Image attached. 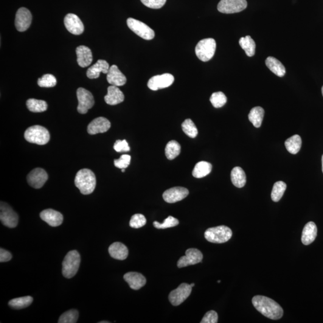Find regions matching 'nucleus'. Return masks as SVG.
<instances>
[{
    "label": "nucleus",
    "mask_w": 323,
    "mask_h": 323,
    "mask_svg": "<svg viewBox=\"0 0 323 323\" xmlns=\"http://www.w3.org/2000/svg\"><path fill=\"white\" fill-rule=\"evenodd\" d=\"M254 308L263 316L272 320H279L283 316L282 307L275 300L268 297L255 296L252 299Z\"/></svg>",
    "instance_id": "obj_1"
},
{
    "label": "nucleus",
    "mask_w": 323,
    "mask_h": 323,
    "mask_svg": "<svg viewBox=\"0 0 323 323\" xmlns=\"http://www.w3.org/2000/svg\"><path fill=\"white\" fill-rule=\"evenodd\" d=\"M75 186L83 195H89L94 192L97 184L96 177L91 170L82 169L78 171L74 179Z\"/></svg>",
    "instance_id": "obj_2"
},
{
    "label": "nucleus",
    "mask_w": 323,
    "mask_h": 323,
    "mask_svg": "<svg viewBox=\"0 0 323 323\" xmlns=\"http://www.w3.org/2000/svg\"><path fill=\"white\" fill-rule=\"evenodd\" d=\"M24 137L27 142L38 145L46 144L50 140L49 132L40 125L31 126L25 132Z\"/></svg>",
    "instance_id": "obj_3"
},
{
    "label": "nucleus",
    "mask_w": 323,
    "mask_h": 323,
    "mask_svg": "<svg viewBox=\"0 0 323 323\" xmlns=\"http://www.w3.org/2000/svg\"><path fill=\"white\" fill-rule=\"evenodd\" d=\"M205 238L210 243L222 244L228 241L232 236V232L229 227L219 226L208 229L204 234Z\"/></svg>",
    "instance_id": "obj_4"
},
{
    "label": "nucleus",
    "mask_w": 323,
    "mask_h": 323,
    "mask_svg": "<svg viewBox=\"0 0 323 323\" xmlns=\"http://www.w3.org/2000/svg\"><path fill=\"white\" fill-rule=\"evenodd\" d=\"M80 255L76 251H72L67 253L63 262V274L67 279L74 277L79 269Z\"/></svg>",
    "instance_id": "obj_5"
},
{
    "label": "nucleus",
    "mask_w": 323,
    "mask_h": 323,
    "mask_svg": "<svg viewBox=\"0 0 323 323\" xmlns=\"http://www.w3.org/2000/svg\"><path fill=\"white\" fill-rule=\"evenodd\" d=\"M215 49L216 42L215 39L205 38L199 41L196 45L195 53L199 60L207 62L214 57Z\"/></svg>",
    "instance_id": "obj_6"
},
{
    "label": "nucleus",
    "mask_w": 323,
    "mask_h": 323,
    "mask_svg": "<svg viewBox=\"0 0 323 323\" xmlns=\"http://www.w3.org/2000/svg\"><path fill=\"white\" fill-rule=\"evenodd\" d=\"M129 29L144 40H150L154 37V31L143 22L129 18L127 20Z\"/></svg>",
    "instance_id": "obj_7"
},
{
    "label": "nucleus",
    "mask_w": 323,
    "mask_h": 323,
    "mask_svg": "<svg viewBox=\"0 0 323 323\" xmlns=\"http://www.w3.org/2000/svg\"><path fill=\"white\" fill-rule=\"evenodd\" d=\"M18 215L9 205L1 202L0 206V220L5 226L14 228L18 225Z\"/></svg>",
    "instance_id": "obj_8"
},
{
    "label": "nucleus",
    "mask_w": 323,
    "mask_h": 323,
    "mask_svg": "<svg viewBox=\"0 0 323 323\" xmlns=\"http://www.w3.org/2000/svg\"><path fill=\"white\" fill-rule=\"evenodd\" d=\"M247 7L246 0H221L217 9L222 13L232 14L242 12Z\"/></svg>",
    "instance_id": "obj_9"
},
{
    "label": "nucleus",
    "mask_w": 323,
    "mask_h": 323,
    "mask_svg": "<svg viewBox=\"0 0 323 323\" xmlns=\"http://www.w3.org/2000/svg\"><path fill=\"white\" fill-rule=\"evenodd\" d=\"M77 97L78 101V113L83 114L88 113L89 109L92 108L94 105L93 95L88 90L80 88L77 89Z\"/></svg>",
    "instance_id": "obj_10"
},
{
    "label": "nucleus",
    "mask_w": 323,
    "mask_h": 323,
    "mask_svg": "<svg viewBox=\"0 0 323 323\" xmlns=\"http://www.w3.org/2000/svg\"><path fill=\"white\" fill-rule=\"evenodd\" d=\"M192 287L187 283H182L175 290L171 292L169 300L171 304L179 306L185 301L192 292Z\"/></svg>",
    "instance_id": "obj_11"
},
{
    "label": "nucleus",
    "mask_w": 323,
    "mask_h": 323,
    "mask_svg": "<svg viewBox=\"0 0 323 323\" xmlns=\"http://www.w3.org/2000/svg\"><path fill=\"white\" fill-rule=\"evenodd\" d=\"M174 77L169 73L155 75L150 78L147 86L152 91H158L160 89L168 88L174 83Z\"/></svg>",
    "instance_id": "obj_12"
},
{
    "label": "nucleus",
    "mask_w": 323,
    "mask_h": 323,
    "mask_svg": "<svg viewBox=\"0 0 323 323\" xmlns=\"http://www.w3.org/2000/svg\"><path fill=\"white\" fill-rule=\"evenodd\" d=\"M32 22V15L27 8L21 7L16 13L15 27L19 32H24L29 29Z\"/></svg>",
    "instance_id": "obj_13"
},
{
    "label": "nucleus",
    "mask_w": 323,
    "mask_h": 323,
    "mask_svg": "<svg viewBox=\"0 0 323 323\" xmlns=\"http://www.w3.org/2000/svg\"><path fill=\"white\" fill-rule=\"evenodd\" d=\"M47 179H48V175L46 171L40 168L34 169L27 176V181L30 186L35 189H40L46 183Z\"/></svg>",
    "instance_id": "obj_14"
},
{
    "label": "nucleus",
    "mask_w": 323,
    "mask_h": 323,
    "mask_svg": "<svg viewBox=\"0 0 323 323\" xmlns=\"http://www.w3.org/2000/svg\"><path fill=\"white\" fill-rule=\"evenodd\" d=\"M203 258L201 251L196 249H189L187 250L186 255L179 258L178 262L179 268H184L188 266L196 265L201 263Z\"/></svg>",
    "instance_id": "obj_15"
},
{
    "label": "nucleus",
    "mask_w": 323,
    "mask_h": 323,
    "mask_svg": "<svg viewBox=\"0 0 323 323\" xmlns=\"http://www.w3.org/2000/svg\"><path fill=\"white\" fill-rule=\"evenodd\" d=\"M64 24L70 33L74 35H80L84 32L85 27L78 17L73 13H69L64 18Z\"/></svg>",
    "instance_id": "obj_16"
},
{
    "label": "nucleus",
    "mask_w": 323,
    "mask_h": 323,
    "mask_svg": "<svg viewBox=\"0 0 323 323\" xmlns=\"http://www.w3.org/2000/svg\"><path fill=\"white\" fill-rule=\"evenodd\" d=\"M189 192L186 188L175 187L168 189L163 194V198L168 203H176L186 198Z\"/></svg>",
    "instance_id": "obj_17"
},
{
    "label": "nucleus",
    "mask_w": 323,
    "mask_h": 323,
    "mask_svg": "<svg viewBox=\"0 0 323 323\" xmlns=\"http://www.w3.org/2000/svg\"><path fill=\"white\" fill-rule=\"evenodd\" d=\"M110 127L111 123L108 119L100 117L96 118L89 123L88 132L91 135L105 133L108 131Z\"/></svg>",
    "instance_id": "obj_18"
},
{
    "label": "nucleus",
    "mask_w": 323,
    "mask_h": 323,
    "mask_svg": "<svg viewBox=\"0 0 323 323\" xmlns=\"http://www.w3.org/2000/svg\"><path fill=\"white\" fill-rule=\"evenodd\" d=\"M40 217L50 226L57 227L63 222V215L52 209L44 210L40 213Z\"/></svg>",
    "instance_id": "obj_19"
},
{
    "label": "nucleus",
    "mask_w": 323,
    "mask_h": 323,
    "mask_svg": "<svg viewBox=\"0 0 323 323\" xmlns=\"http://www.w3.org/2000/svg\"><path fill=\"white\" fill-rule=\"evenodd\" d=\"M107 80L110 85L117 87L125 85L126 83L125 75L120 71L116 65H113L109 67L107 75Z\"/></svg>",
    "instance_id": "obj_20"
},
{
    "label": "nucleus",
    "mask_w": 323,
    "mask_h": 323,
    "mask_svg": "<svg viewBox=\"0 0 323 323\" xmlns=\"http://www.w3.org/2000/svg\"><path fill=\"white\" fill-rule=\"evenodd\" d=\"M123 278H124L126 282L128 283L129 287L135 290H139L146 283L145 278L139 272H128L124 275Z\"/></svg>",
    "instance_id": "obj_21"
},
{
    "label": "nucleus",
    "mask_w": 323,
    "mask_h": 323,
    "mask_svg": "<svg viewBox=\"0 0 323 323\" xmlns=\"http://www.w3.org/2000/svg\"><path fill=\"white\" fill-rule=\"evenodd\" d=\"M108 91V94L105 97V100L108 105L115 106L119 105L124 101V95L117 86H109Z\"/></svg>",
    "instance_id": "obj_22"
},
{
    "label": "nucleus",
    "mask_w": 323,
    "mask_h": 323,
    "mask_svg": "<svg viewBox=\"0 0 323 323\" xmlns=\"http://www.w3.org/2000/svg\"><path fill=\"white\" fill-rule=\"evenodd\" d=\"M109 69V64L105 60H100L91 66L87 71L86 75L90 79H94L100 77V73L108 74Z\"/></svg>",
    "instance_id": "obj_23"
},
{
    "label": "nucleus",
    "mask_w": 323,
    "mask_h": 323,
    "mask_svg": "<svg viewBox=\"0 0 323 323\" xmlns=\"http://www.w3.org/2000/svg\"><path fill=\"white\" fill-rule=\"evenodd\" d=\"M76 55L78 64L82 68L89 66L92 63V60H93L91 49L85 46L77 47Z\"/></svg>",
    "instance_id": "obj_24"
},
{
    "label": "nucleus",
    "mask_w": 323,
    "mask_h": 323,
    "mask_svg": "<svg viewBox=\"0 0 323 323\" xmlns=\"http://www.w3.org/2000/svg\"><path fill=\"white\" fill-rule=\"evenodd\" d=\"M317 236V227L313 221H310L305 224L303 229L302 242L305 246L310 245L315 241Z\"/></svg>",
    "instance_id": "obj_25"
},
{
    "label": "nucleus",
    "mask_w": 323,
    "mask_h": 323,
    "mask_svg": "<svg viewBox=\"0 0 323 323\" xmlns=\"http://www.w3.org/2000/svg\"><path fill=\"white\" fill-rule=\"evenodd\" d=\"M108 252L111 257L115 259L123 260L128 256V249L121 243H114L109 247Z\"/></svg>",
    "instance_id": "obj_26"
},
{
    "label": "nucleus",
    "mask_w": 323,
    "mask_h": 323,
    "mask_svg": "<svg viewBox=\"0 0 323 323\" xmlns=\"http://www.w3.org/2000/svg\"><path fill=\"white\" fill-rule=\"evenodd\" d=\"M265 63L267 67L277 76L280 77L285 76L286 72V68L277 59L269 57L266 58Z\"/></svg>",
    "instance_id": "obj_27"
},
{
    "label": "nucleus",
    "mask_w": 323,
    "mask_h": 323,
    "mask_svg": "<svg viewBox=\"0 0 323 323\" xmlns=\"http://www.w3.org/2000/svg\"><path fill=\"white\" fill-rule=\"evenodd\" d=\"M231 181L235 187L242 188L245 186L247 181L245 172L241 167H235L230 174Z\"/></svg>",
    "instance_id": "obj_28"
},
{
    "label": "nucleus",
    "mask_w": 323,
    "mask_h": 323,
    "mask_svg": "<svg viewBox=\"0 0 323 323\" xmlns=\"http://www.w3.org/2000/svg\"><path fill=\"white\" fill-rule=\"evenodd\" d=\"M212 170V165L209 162L201 161L196 164L193 170L192 175L197 179L203 178L209 175Z\"/></svg>",
    "instance_id": "obj_29"
},
{
    "label": "nucleus",
    "mask_w": 323,
    "mask_h": 323,
    "mask_svg": "<svg viewBox=\"0 0 323 323\" xmlns=\"http://www.w3.org/2000/svg\"><path fill=\"white\" fill-rule=\"evenodd\" d=\"M265 111L260 107H255L251 109L249 114V119L254 127L258 128L262 125Z\"/></svg>",
    "instance_id": "obj_30"
},
{
    "label": "nucleus",
    "mask_w": 323,
    "mask_h": 323,
    "mask_svg": "<svg viewBox=\"0 0 323 323\" xmlns=\"http://www.w3.org/2000/svg\"><path fill=\"white\" fill-rule=\"evenodd\" d=\"M285 145L289 153L293 154H297L301 148V138L299 135H294L286 140Z\"/></svg>",
    "instance_id": "obj_31"
},
{
    "label": "nucleus",
    "mask_w": 323,
    "mask_h": 323,
    "mask_svg": "<svg viewBox=\"0 0 323 323\" xmlns=\"http://www.w3.org/2000/svg\"><path fill=\"white\" fill-rule=\"evenodd\" d=\"M239 43L248 57H253L255 54V43L251 36H247L245 37H241L239 40Z\"/></svg>",
    "instance_id": "obj_32"
},
{
    "label": "nucleus",
    "mask_w": 323,
    "mask_h": 323,
    "mask_svg": "<svg viewBox=\"0 0 323 323\" xmlns=\"http://www.w3.org/2000/svg\"><path fill=\"white\" fill-rule=\"evenodd\" d=\"M27 106L29 110L33 113H41L46 111L47 108V104L46 101L33 99V98L27 100Z\"/></svg>",
    "instance_id": "obj_33"
},
{
    "label": "nucleus",
    "mask_w": 323,
    "mask_h": 323,
    "mask_svg": "<svg viewBox=\"0 0 323 323\" xmlns=\"http://www.w3.org/2000/svg\"><path fill=\"white\" fill-rule=\"evenodd\" d=\"M181 152V146L178 142L171 141L168 143L165 147V155L169 160L177 158Z\"/></svg>",
    "instance_id": "obj_34"
},
{
    "label": "nucleus",
    "mask_w": 323,
    "mask_h": 323,
    "mask_svg": "<svg viewBox=\"0 0 323 323\" xmlns=\"http://www.w3.org/2000/svg\"><path fill=\"white\" fill-rule=\"evenodd\" d=\"M33 299L32 296H24L10 300L9 302H8V305L11 308L16 309V310H21V309L29 307L33 303Z\"/></svg>",
    "instance_id": "obj_35"
},
{
    "label": "nucleus",
    "mask_w": 323,
    "mask_h": 323,
    "mask_svg": "<svg viewBox=\"0 0 323 323\" xmlns=\"http://www.w3.org/2000/svg\"><path fill=\"white\" fill-rule=\"evenodd\" d=\"M287 185L282 181H277L274 185L271 193V198L274 202H279L283 197Z\"/></svg>",
    "instance_id": "obj_36"
},
{
    "label": "nucleus",
    "mask_w": 323,
    "mask_h": 323,
    "mask_svg": "<svg viewBox=\"0 0 323 323\" xmlns=\"http://www.w3.org/2000/svg\"><path fill=\"white\" fill-rule=\"evenodd\" d=\"M181 127L184 133L192 139H194L198 136L197 128L192 120L190 119L185 120L182 123Z\"/></svg>",
    "instance_id": "obj_37"
},
{
    "label": "nucleus",
    "mask_w": 323,
    "mask_h": 323,
    "mask_svg": "<svg viewBox=\"0 0 323 323\" xmlns=\"http://www.w3.org/2000/svg\"><path fill=\"white\" fill-rule=\"evenodd\" d=\"M210 100L214 108H221L226 105L227 97L222 92H215L211 96Z\"/></svg>",
    "instance_id": "obj_38"
},
{
    "label": "nucleus",
    "mask_w": 323,
    "mask_h": 323,
    "mask_svg": "<svg viewBox=\"0 0 323 323\" xmlns=\"http://www.w3.org/2000/svg\"><path fill=\"white\" fill-rule=\"evenodd\" d=\"M78 319V312L76 310H72L66 312L59 319V323H75Z\"/></svg>",
    "instance_id": "obj_39"
},
{
    "label": "nucleus",
    "mask_w": 323,
    "mask_h": 323,
    "mask_svg": "<svg viewBox=\"0 0 323 323\" xmlns=\"http://www.w3.org/2000/svg\"><path fill=\"white\" fill-rule=\"evenodd\" d=\"M37 83L41 88H52L57 85V79L52 74H44L43 77L38 78Z\"/></svg>",
    "instance_id": "obj_40"
},
{
    "label": "nucleus",
    "mask_w": 323,
    "mask_h": 323,
    "mask_svg": "<svg viewBox=\"0 0 323 323\" xmlns=\"http://www.w3.org/2000/svg\"><path fill=\"white\" fill-rule=\"evenodd\" d=\"M179 224L178 219L174 218L173 216H169L166 218L164 223H160L158 221H154L153 226L158 229H165L170 228V227H175Z\"/></svg>",
    "instance_id": "obj_41"
},
{
    "label": "nucleus",
    "mask_w": 323,
    "mask_h": 323,
    "mask_svg": "<svg viewBox=\"0 0 323 323\" xmlns=\"http://www.w3.org/2000/svg\"><path fill=\"white\" fill-rule=\"evenodd\" d=\"M147 223L144 215L141 214H136L132 216L129 225L134 229H139L145 225Z\"/></svg>",
    "instance_id": "obj_42"
},
{
    "label": "nucleus",
    "mask_w": 323,
    "mask_h": 323,
    "mask_svg": "<svg viewBox=\"0 0 323 323\" xmlns=\"http://www.w3.org/2000/svg\"><path fill=\"white\" fill-rule=\"evenodd\" d=\"M131 157L128 154H123L119 159H115L114 164L115 167L120 169H125L128 168L131 163Z\"/></svg>",
    "instance_id": "obj_43"
},
{
    "label": "nucleus",
    "mask_w": 323,
    "mask_h": 323,
    "mask_svg": "<svg viewBox=\"0 0 323 323\" xmlns=\"http://www.w3.org/2000/svg\"><path fill=\"white\" fill-rule=\"evenodd\" d=\"M141 1L148 8L159 9L164 6L167 0H141Z\"/></svg>",
    "instance_id": "obj_44"
},
{
    "label": "nucleus",
    "mask_w": 323,
    "mask_h": 323,
    "mask_svg": "<svg viewBox=\"0 0 323 323\" xmlns=\"http://www.w3.org/2000/svg\"><path fill=\"white\" fill-rule=\"evenodd\" d=\"M114 149L117 152H127L130 150V147L128 145V143L125 140H117L114 144Z\"/></svg>",
    "instance_id": "obj_45"
},
{
    "label": "nucleus",
    "mask_w": 323,
    "mask_h": 323,
    "mask_svg": "<svg viewBox=\"0 0 323 323\" xmlns=\"http://www.w3.org/2000/svg\"><path fill=\"white\" fill-rule=\"evenodd\" d=\"M217 313L215 311H210L204 316L201 323H217Z\"/></svg>",
    "instance_id": "obj_46"
},
{
    "label": "nucleus",
    "mask_w": 323,
    "mask_h": 323,
    "mask_svg": "<svg viewBox=\"0 0 323 323\" xmlns=\"http://www.w3.org/2000/svg\"><path fill=\"white\" fill-rule=\"evenodd\" d=\"M12 255L9 251L3 249L0 250V262H7L12 259Z\"/></svg>",
    "instance_id": "obj_47"
},
{
    "label": "nucleus",
    "mask_w": 323,
    "mask_h": 323,
    "mask_svg": "<svg viewBox=\"0 0 323 323\" xmlns=\"http://www.w3.org/2000/svg\"><path fill=\"white\" fill-rule=\"evenodd\" d=\"M322 171L323 173V155L322 156Z\"/></svg>",
    "instance_id": "obj_48"
},
{
    "label": "nucleus",
    "mask_w": 323,
    "mask_h": 323,
    "mask_svg": "<svg viewBox=\"0 0 323 323\" xmlns=\"http://www.w3.org/2000/svg\"><path fill=\"white\" fill-rule=\"evenodd\" d=\"M190 285L191 287H194V286H195V284L192 283Z\"/></svg>",
    "instance_id": "obj_49"
},
{
    "label": "nucleus",
    "mask_w": 323,
    "mask_h": 323,
    "mask_svg": "<svg viewBox=\"0 0 323 323\" xmlns=\"http://www.w3.org/2000/svg\"><path fill=\"white\" fill-rule=\"evenodd\" d=\"M109 323V322H100V323Z\"/></svg>",
    "instance_id": "obj_50"
},
{
    "label": "nucleus",
    "mask_w": 323,
    "mask_h": 323,
    "mask_svg": "<svg viewBox=\"0 0 323 323\" xmlns=\"http://www.w3.org/2000/svg\"><path fill=\"white\" fill-rule=\"evenodd\" d=\"M125 169H122V173H125Z\"/></svg>",
    "instance_id": "obj_51"
},
{
    "label": "nucleus",
    "mask_w": 323,
    "mask_h": 323,
    "mask_svg": "<svg viewBox=\"0 0 323 323\" xmlns=\"http://www.w3.org/2000/svg\"><path fill=\"white\" fill-rule=\"evenodd\" d=\"M322 94H323V86L322 87Z\"/></svg>",
    "instance_id": "obj_52"
},
{
    "label": "nucleus",
    "mask_w": 323,
    "mask_h": 323,
    "mask_svg": "<svg viewBox=\"0 0 323 323\" xmlns=\"http://www.w3.org/2000/svg\"><path fill=\"white\" fill-rule=\"evenodd\" d=\"M218 283H220L221 282V281H218Z\"/></svg>",
    "instance_id": "obj_53"
}]
</instances>
